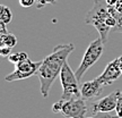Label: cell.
Instances as JSON below:
<instances>
[{"label":"cell","mask_w":122,"mask_h":118,"mask_svg":"<svg viewBox=\"0 0 122 118\" xmlns=\"http://www.w3.org/2000/svg\"><path fill=\"white\" fill-rule=\"evenodd\" d=\"M75 50L72 43L58 44L54 47L53 51L49 56L41 60L36 76L41 84V94L43 98H48L50 89L52 86L54 79L60 76V73L66 62H68L69 55Z\"/></svg>","instance_id":"obj_1"},{"label":"cell","mask_w":122,"mask_h":118,"mask_svg":"<svg viewBox=\"0 0 122 118\" xmlns=\"http://www.w3.org/2000/svg\"><path fill=\"white\" fill-rule=\"evenodd\" d=\"M110 15L111 13H110L109 5L105 2V0H94L93 7L85 17V23L95 27L104 43L107 40L110 31H112V28L109 27L106 24V19Z\"/></svg>","instance_id":"obj_2"},{"label":"cell","mask_w":122,"mask_h":118,"mask_svg":"<svg viewBox=\"0 0 122 118\" xmlns=\"http://www.w3.org/2000/svg\"><path fill=\"white\" fill-rule=\"evenodd\" d=\"M60 82L62 85V100H74L81 98V92L79 88V81L75 72L70 68L68 62H66L60 73Z\"/></svg>","instance_id":"obj_3"},{"label":"cell","mask_w":122,"mask_h":118,"mask_svg":"<svg viewBox=\"0 0 122 118\" xmlns=\"http://www.w3.org/2000/svg\"><path fill=\"white\" fill-rule=\"evenodd\" d=\"M103 50H104V42L102 41L101 38H97L96 40L89 43V45L87 47L86 51L84 53L81 62L79 64L78 68L75 72L78 81H81L85 73L100 59L102 53H103Z\"/></svg>","instance_id":"obj_4"},{"label":"cell","mask_w":122,"mask_h":118,"mask_svg":"<svg viewBox=\"0 0 122 118\" xmlns=\"http://www.w3.org/2000/svg\"><path fill=\"white\" fill-rule=\"evenodd\" d=\"M41 61H32L30 59L23 60L15 65V69L7 75L5 79L7 82H15V81H19V79H28L33 75H36V72L39 69Z\"/></svg>","instance_id":"obj_5"},{"label":"cell","mask_w":122,"mask_h":118,"mask_svg":"<svg viewBox=\"0 0 122 118\" xmlns=\"http://www.w3.org/2000/svg\"><path fill=\"white\" fill-rule=\"evenodd\" d=\"M87 112V106L85 99L78 98L74 100H63L60 114L65 118H85Z\"/></svg>","instance_id":"obj_6"},{"label":"cell","mask_w":122,"mask_h":118,"mask_svg":"<svg viewBox=\"0 0 122 118\" xmlns=\"http://www.w3.org/2000/svg\"><path fill=\"white\" fill-rule=\"evenodd\" d=\"M119 91H114L112 93H110L109 96H103L102 99L97 100L96 102L93 103L92 106V111L93 114H106L110 111H113L117 109V105H118V98H119Z\"/></svg>","instance_id":"obj_7"},{"label":"cell","mask_w":122,"mask_h":118,"mask_svg":"<svg viewBox=\"0 0 122 118\" xmlns=\"http://www.w3.org/2000/svg\"><path fill=\"white\" fill-rule=\"evenodd\" d=\"M121 74H122V70H121V68H120L119 58H117V59L112 60L111 62H109V64L106 65L105 69L103 70V73H102L100 76H97V79H98V81H100L104 86H106V85L113 84L114 82L121 76Z\"/></svg>","instance_id":"obj_8"},{"label":"cell","mask_w":122,"mask_h":118,"mask_svg":"<svg viewBox=\"0 0 122 118\" xmlns=\"http://www.w3.org/2000/svg\"><path fill=\"white\" fill-rule=\"evenodd\" d=\"M104 85L101 83L98 79H92L88 82L83 83L81 88H80V92H81V98L85 100H92L95 99L97 96H100V94L103 92Z\"/></svg>","instance_id":"obj_9"},{"label":"cell","mask_w":122,"mask_h":118,"mask_svg":"<svg viewBox=\"0 0 122 118\" xmlns=\"http://www.w3.org/2000/svg\"><path fill=\"white\" fill-rule=\"evenodd\" d=\"M17 44V38L13 33H6L0 35V45H6L9 48H15Z\"/></svg>","instance_id":"obj_10"},{"label":"cell","mask_w":122,"mask_h":118,"mask_svg":"<svg viewBox=\"0 0 122 118\" xmlns=\"http://www.w3.org/2000/svg\"><path fill=\"white\" fill-rule=\"evenodd\" d=\"M13 19V13L9 9V7L1 5L0 6V22L5 24H9Z\"/></svg>","instance_id":"obj_11"},{"label":"cell","mask_w":122,"mask_h":118,"mask_svg":"<svg viewBox=\"0 0 122 118\" xmlns=\"http://www.w3.org/2000/svg\"><path fill=\"white\" fill-rule=\"evenodd\" d=\"M26 59H28V55L26 52H24V51L14 52L8 57V60L10 62H13L14 65H16V64H18V62H20L23 60H26Z\"/></svg>","instance_id":"obj_12"},{"label":"cell","mask_w":122,"mask_h":118,"mask_svg":"<svg viewBox=\"0 0 122 118\" xmlns=\"http://www.w3.org/2000/svg\"><path fill=\"white\" fill-rule=\"evenodd\" d=\"M35 4H36V8L41 9L45 5H56L57 0H35Z\"/></svg>","instance_id":"obj_13"},{"label":"cell","mask_w":122,"mask_h":118,"mask_svg":"<svg viewBox=\"0 0 122 118\" xmlns=\"http://www.w3.org/2000/svg\"><path fill=\"white\" fill-rule=\"evenodd\" d=\"M117 116L119 118H122V91H119V98H118V105H117Z\"/></svg>","instance_id":"obj_14"},{"label":"cell","mask_w":122,"mask_h":118,"mask_svg":"<svg viewBox=\"0 0 122 118\" xmlns=\"http://www.w3.org/2000/svg\"><path fill=\"white\" fill-rule=\"evenodd\" d=\"M11 53H13L11 52V48L6 47V45H0V55L4 58H8Z\"/></svg>","instance_id":"obj_15"},{"label":"cell","mask_w":122,"mask_h":118,"mask_svg":"<svg viewBox=\"0 0 122 118\" xmlns=\"http://www.w3.org/2000/svg\"><path fill=\"white\" fill-rule=\"evenodd\" d=\"M62 103H63V100L60 99L59 101L57 102H54L52 106V111L53 112H56V114H60L61 112V109H62Z\"/></svg>","instance_id":"obj_16"},{"label":"cell","mask_w":122,"mask_h":118,"mask_svg":"<svg viewBox=\"0 0 122 118\" xmlns=\"http://www.w3.org/2000/svg\"><path fill=\"white\" fill-rule=\"evenodd\" d=\"M18 2L23 8H30L35 4V0H18Z\"/></svg>","instance_id":"obj_17"},{"label":"cell","mask_w":122,"mask_h":118,"mask_svg":"<svg viewBox=\"0 0 122 118\" xmlns=\"http://www.w3.org/2000/svg\"><path fill=\"white\" fill-rule=\"evenodd\" d=\"M6 33H8V31H7V28H6V24L0 22V35L6 34Z\"/></svg>","instance_id":"obj_18"},{"label":"cell","mask_w":122,"mask_h":118,"mask_svg":"<svg viewBox=\"0 0 122 118\" xmlns=\"http://www.w3.org/2000/svg\"><path fill=\"white\" fill-rule=\"evenodd\" d=\"M114 8L118 10L119 13L122 14V0H118V2L115 4V6H114Z\"/></svg>","instance_id":"obj_19"},{"label":"cell","mask_w":122,"mask_h":118,"mask_svg":"<svg viewBox=\"0 0 122 118\" xmlns=\"http://www.w3.org/2000/svg\"><path fill=\"white\" fill-rule=\"evenodd\" d=\"M105 2L109 5V6H111V7H114L115 4L118 2V0H105Z\"/></svg>","instance_id":"obj_20"},{"label":"cell","mask_w":122,"mask_h":118,"mask_svg":"<svg viewBox=\"0 0 122 118\" xmlns=\"http://www.w3.org/2000/svg\"><path fill=\"white\" fill-rule=\"evenodd\" d=\"M119 64H120V68H121V70H122V56L119 57Z\"/></svg>","instance_id":"obj_21"},{"label":"cell","mask_w":122,"mask_h":118,"mask_svg":"<svg viewBox=\"0 0 122 118\" xmlns=\"http://www.w3.org/2000/svg\"><path fill=\"white\" fill-rule=\"evenodd\" d=\"M103 118H118V116H117V117H114V116H110V117H103Z\"/></svg>","instance_id":"obj_22"},{"label":"cell","mask_w":122,"mask_h":118,"mask_svg":"<svg viewBox=\"0 0 122 118\" xmlns=\"http://www.w3.org/2000/svg\"><path fill=\"white\" fill-rule=\"evenodd\" d=\"M85 118H95V117H85Z\"/></svg>","instance_id":"obj_23"},{"label":"cell","mask_w":122,"mask_h":118,"mask_svg":"<svg viewBox=\"0 0 122 118\" xmlns=\"http://www.w3.org/2000/svg\"><path fill=\"white\" fill-rule=\"evenodd\" d=\"M118 118H119V117H118Z\"/></svg>","instance_id":"obj_24"}]
</instances>
